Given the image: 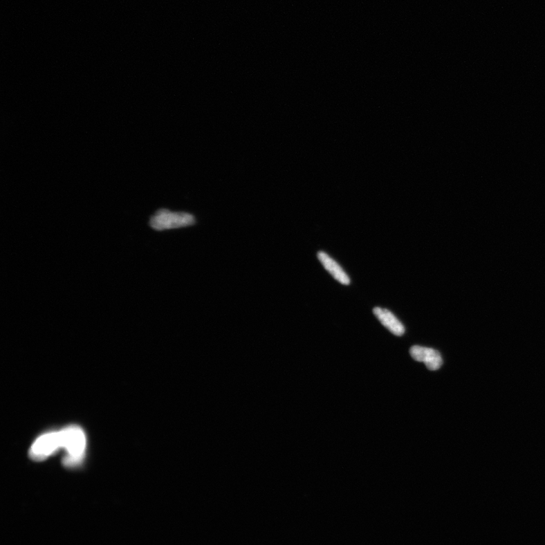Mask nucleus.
Segmentation results:
<instances>
[{
	"label": "nucleus",
	"mask_w": 545,
	"mask_h": 545,
	"mask_svg": "<svg viewBox=\"0 0 545 545\" xmlns=\"http://www.w3.org/2000/svg\"><path fill=\"white\" fill-rule=\"evenodd\" d=\"M62 447L66 450L63 462L66 467L78 466L84 458L86 440L84 430L77 426H70L60 430Z\"/></svg>",
	"instance_id": "1"
},
{
	"label": "nucleus",
	"mask_w": 545,
	"mask_h": 545,
	"mask_svg": "<svg viewBox=\"0 0 545 545\" xmlns=\"http://www.w3.org/2000/svg\"><path fill=\"white\" fill-rule=\"evenodd\" d=\"M195 223L196 219L192 214L167 210H158L149 221L150 227L158 231L190 227Z\"/></svg>",
	"instance_id": "2"
},
{
	"label": "nucleus",
	"mask_w": 545,
	"mask_h": 545,
	"mask_svg": "<svg viewBox=\"0 0 545 545\" xmlns=\"http://www.w3.org/2000/svg\"><path fill=\"white\" fill-rule=\"evenodd\" d=\"M62 447L61 432H50L39 436L30 447V456L35 461H44Z\"/></svg>",
	"instance_id": "3"
},
{
	"label": "nucleus",
	"mask_w": 545,
	"mask_h": 545,
	"mask_svg": "<svg viewBox=\"0 0 545 545\" xmlns=\"http://www.w3.org/2000/svg\"><path fill=\"white\" fill-rule=\"evenodd\" d=\"M410 354L416 362L426 364L429 371L438 370L443 363L442 355L435 349L415 346L410 349Z\"/></svg>",
	"instance_id": "4"
},
{
	"label": "nucleus",
	"mask_w": 545,
	"mask_h": 545,
	"mask_svg": "<svg viewBox=\"0 0 545 545\" xmlns=\"http://www.w3.org/2000/svg\"><path fill=\"white\" fill-rule=\"evenodd\" d=\"M373 314L391 333L398 336L403 335L405 333V329L404 325L389 310L376 307L373 308Z\"/></svg>",
	"instance_id": "5"
},
{
	"label": "nucleus",
	"mask_w": 545,
	"mask_h": 545,
	"mask_svg": "<svg viewBox=\"0 0 545 545\" xmlns=\"http://www.w3.org/2000/svg\"><path fill=\"white\" fill-rule=\"evenodd\" d=\"M317 258L320 263L323 264L324 268L330 272L335 279L343 285H349L350 284V278L347 272H344L338 262L331 258L326 253L319 252Z\"/></svg>",
	"instance_id": "6"
}]
</instances>
